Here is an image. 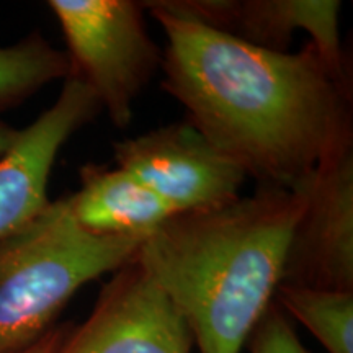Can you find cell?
<instances>
[{
    "label": "cell",
    "instance_id": "6da1fadb",
    "mask_svg": "<svg viewBox=\"0 0 353 353\" xmlns=\"http://www.w3.org/2000/svg\"><path fill=\"white\" fill-rule=\"evenodd\" d=\"M143 7L167 37L162 88L247 176L293 190L353 152L348 70L314 44L298 52L268 51L195 20Z\"/></svg>",
    "mask_w": 353,
    "mask_h": 353
},
{
    "label": "cell",
    "instance_id": "7a4b0ae2",
    "mask_svg": "<svg viewBox=\"0 0 353 353\" xmlns=\"http://www.w3.org/2000/svg\"><path fill=\"white\" fill-rule=\"evenodd\" d=\"M303 211L296 190L257 193L175 213L141 244L136 260L187 321L200 353H241L283 280Z\"/></svg>",
    "mask_w": 353,
    "mask_h": 353
},
{
    "label": "cell",
    "instance_id": "3957f363",
    "mask_svg": "<svg viewBox=\"0 0 353 353\" xmlns=\"http://www.w3.org/2000/svg\"><path fill=\"white\" fill-rule=\"evenodd\" d=\"M145 239L92 236L74 219L68 196L0 239V353L41 341L83 285L130 263Z\"/></svg>",
    "mask_w": 353,
    "mask_h": 353
},
{
    "label": "cell",
    "instance_id": "277c9868",
    "mask_svg": "<svg viewBox=\"0 0 353 353\" xmlns=\"http://www.w3.org/2000/svg\"><path fill=\"white\" fill-rule=\"evenodd\" d=\"M68 43L70 74L94 90L117 128H126L132 105L162 64L145 32L143 3L134 0H51Z\"/></svg>",
    "mask_w": 353,
    "mask_h": 353
},
{
    "label": "cell",
    "instance_id": "5b68a950",
    "mask_svg": "<svg viewBox=\"0 0 353 353\" xmlns=\"http://www.w3.org/2000/svg\"><path fill=\"white\" fill-rule=\"evenodd\" d=\"M117 167L152 190L175 213L239 198L247 175L188 120L113 144Z\"/></svg>",
    "mask_w": 353,
    "mask_h": 353
},
{
    "label": "cell",
    "instance_id": "8992f818",
    "mask_svg": "<svg viewBox=\"0 0 353 353\" xmlns=\"http://www.w3.org/2000/svg\"><path fill=\"white\" fill-rule=\"evenodd\" d=\"M180 311L136 259L101 288L90 316L68 327L57 353H190Z\"/></svg>",
    "mask_w": 353,
    "mask_h": 353
},
{
    "label": "cell",
    "instance_id": "52a82bcc",
    "mask_svg": "<svg viewBox=\"0 0 353 353\" xmlns=\"http://www.w3.org/2000/svg\"><path fill=\"white\" fill-rule=\"evenodd\" d=\"M293 190L303 211L291 234L280 285L353 291V152Z\"/></svg>",
    "mask_w": 353,
    "mask_h": 353
},
{
    "label": "cell",
    "instance_id": "ba28073f",
    "mask_svg": "<svg viewBox=\"0 0 353 353\" xmlns=\"http://www.w3.org/2000/svg\"><path fill=\"white\" fill-rule=\"evenodd\" d=\"M100 110L94 90L69 74L54 103L20 130L15 144L0 157V239L20 231L50 205L48 183L57 154Z\"/></svg>",
    "mask_w": 353,
    "mask_h": 353
},
{
    "label": "cell",
    "instance_id": "9c48e42d",
    "mask_svg": "<svg viewBox=\"0 0 353 353\" xmlns=\"http://www.w3.org/2000/svg\"><path fill=\"white\" fill-rule=\"evenodd\" d=\"M172 15L195 20L268 51L288 52L298 30L330 63L347 68L339 34L337 0H154L144 2Z\"/></svg>",
    "mask_w": 353,
    "mask_h": 353
},
{
    "label": "cell",
    "instance_id": "30bf717a",
    "mask_svg": "<svg viewBox=\"0 0 353 353\" xmlns=\"http://www.w3.org/2000/svg\"><path fill=\"white\" fill-rule=\"evenodd\" d=\"M68 198L79 226L95 237L145 239L175 214L161 196L120 167L83 165L81 188Z\"/></svg>",
    "mask_w": 353,
    "mask_h": 353
},
{
    "label": "cell",
    "instance_id": "8fae6325",
    "mask_svg": "<svg viewBox=\"0 0 353 353\" xmlns=\"http://www.w3.org/2000/svg\"><path fill=\"white\" fill-rule=\"evenodd\" d=\"M273 301L311 330L329 353H353V291L280 285Z\"/></svg>",
    "mask_w": 353,
    "mask_h": 353
},
{
    "label": "cell",
    "instance_id": "7c38bea8",
    "mask_svg": "<svg viewBox=\"0 0 353 353\" xmlns=\"http://www.w3.org/2000/svg\"><path fill=\"white\" fill-rule=\"evenodd\" d=\"M70 61L39 33L0 46V112L30 99L48 83L68 77Z\"/></svg>",
    "mask_w": 353,
    "mask_h": 353
},
{
    "label": "cell",
    "instance_id": "4fadbf2b",
    "mask_svg": "<svg viewBox=\"0 0 353 353\" xmlns=\"http://www.w3.org/2000/svg\"><path fill=\"white\" fill-rule=\"evenodd\" d=\"M250 353H309L288 316L273 301L249 337Z\"/></svg>",
    "mask_w": 353,
    "mask_h": 353
},
{
    "label": "cell",
    "instance_id": "5bb4252c",
    "mask_svg": "<svg viewBox=\"0 0 353 353\" xmlns=\"http://www.w3.org/2000/svg\"><path fill=\"white\" fill-rule=\"evenodd\" d=\"M69 324H61L56 325L54 329H51L41 341H38L34 345L26 348L25 352L21 353H57V348H59L61 342H63L65 332H68Z\"/></svg>",
    "mask_w": 353,
    "mask_h": 353
},
{
    "label": "cell",
    "instance_id": "9a60e30c",
    "mask_svg": "<svg viewBox=\"0 0 353 353\" xmlns=\"http://www.w3.org/2000/svg\"><path fill=\"white\" fill-rule=\"evenodd\" d=\"M19 132L20 130H17V128L0 120V157L15 144L17 138H19Z\"/></svg>",
    "mask_w": 353,
    "mask_h": 353
}]
</instances>
